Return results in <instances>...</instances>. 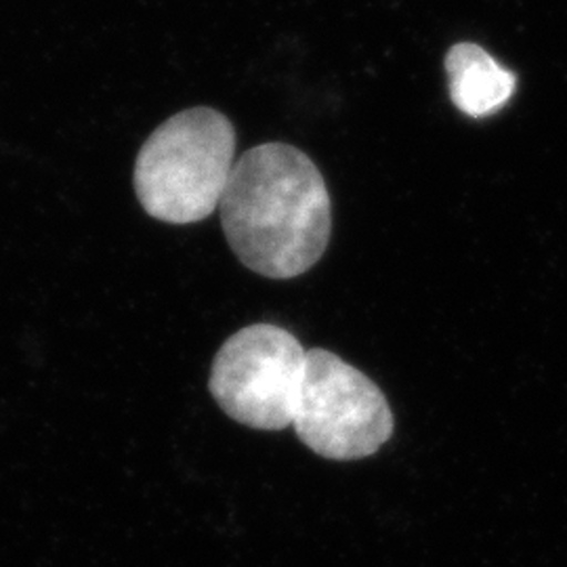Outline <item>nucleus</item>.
Returning <instances> with one entry per match:
<instances>
[{
	"label": "nucleus",
	"instance_id": "nucleus-1",
	"mask_svg": "<svg viewBox=\"0 0 567 567\" xmlns=\"http://www.w3.org/2000/svg\"><path fill=\"white\" fill-rule=\"evenodd\" d=\"M219 213L231 252L269 280L303 276L330 243L332 204L324 177L305 152L288 143L244 152Z\"/></svg>",
	"mask_w": 567,
	"mask_h": 567
},
{
	"label": "nucleus",
	"instance_id": "nucleus-2",
	"mask_svg": "<svg viewBox=\"0 0 567 567\" xmlns=\"http://www.w3.org/2000/svg\"><path fill=\"white\" fill-rule=\"evenodd\" d=\"M236 164V128L213 107H189L163 122L143 143L133 185L143 210L164 224L210 217Z\"/></svg>",
	"mask_w": 567,
	"mask_h": 567
},
{
	"label": "nucleus",
	"instance_id": "nucleus-3",
	"mask_svg": "<svg viewBox=\"0 0 567 567\" xmlns=\"http://www.w3.org/2000/svg\"><path fill=\"white\" fill-rule=\"evenodd\" d=\"M295 433L328 461H360L393 435V412L364 372L326 349H309Z\"/></svg>",
	"mask_w": 567,
	"mask_h": 567
},
{
	"label": "nucleus",
	"instance_id": "nucleus-4",
	"mask_svg": "<svg viewBox=\"0 0 567 567\" xmlns=\"http://www.w3.org/2000/svg\"><path fill=\"white\" fill-rule=\"evenodd\" d=\"M307 351L286 328L252 324L225 341L213 360L208 389L225 414L257 431L292 425Z\"/></svg>",
	"mask_w": 567,
	"mask_h": 567
},
{
	"label": "nucleus",
	"instance_id": "nucleus-5",
	"mask_svg": "<svg viewBox=\"0 0 567 567\" xmlns=\"http://www.w3.org/2000/svg\"><path fill=\"white\" fill-rule=\"evenodd\" d=\"M450 97L471 118H486L507 105L517 76L473 42L454 44L446 55Z\"/></svg>",
	"mask_w": 567,
	"mask_h": 567
}]
</instances>
